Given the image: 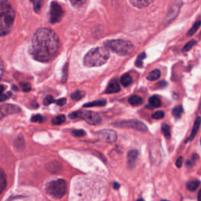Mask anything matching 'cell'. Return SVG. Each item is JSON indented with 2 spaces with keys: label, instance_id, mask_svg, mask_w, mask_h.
<instances>
[{
  "label": "cell",
  "instance_id": "cell-1",
  "mask_svg": "<svg viewBox=\"0 0 201 201\" xmlns=\"http://www.w3.org/2000/svg\"><path fill=\"white\" fill-rule=\"evenodd\" d=\"M58 49L59 39L57 34L47 28H41L32 36L29 54L35 61L48 62L54 58Z\"/></svg>",
  "mask_w": 201,
  "mask_h": 201
},
{
  "label": "cell",
  "instance_id": "cell-2",
  "mask_svg": "<svg viewBox=\"0 0 201 201\" xmlns=\"http://www.w3.org/2000/svg\"><path fill=\"white\" fill-rule=\"evenodd\" d=\"M15 11L8 0H2L0 5V34L7 35L13 28Z\"/></svg>",
  "mask_w": 201,
  "mask_h": 201
},
{
  "label": "cell",
  "instance_id": "cell-3",
  "mask_svg": "<svg viewBox=\"0 0 201 201\" xmlns=\"http://www.w3.org/2000/svg\"><path fill=\"white\" fill-rule=\"evenodd\" d=\"M109 58L108 48L96 47L93 48L85 55L83 63L86 67H98L106 64Z\"/></svg>",
  "mask_w": 201,
  "mask_h": 201
},
{
  "label": "cell",
  "instance_id": "cell-4",
  "mask_svg": "<svg viewBox=\"0 0 201 201\" xmlns=\"http://www.w3.org/2000/svg\"><path fill=\"white\" fill-rule=\"evenodd\" d=\"M105 46L111 49L114 53L120 56H127L131 54L134 49L132 43L127 40L123 39H112L108 40L104 43Z\"/></svg>",
  "mask_w": 201,
  "mask_h": 201
},
{
  "label": "cell",
  "instance_id": "cell-5",
  "mask_svg": "<svg viewBox=\"0 0 201 201\" xmlns=\"http://www.w3.org/2000/svg\"><path fill=\"white\" fill-rule=\"evenodd\" d=\"M46 191L49 196L54 199H61L67 191V184L63 179H57L47 184Z\"/></svg>",
  "mask_w": 201,
  "mask_h": 201
},
{
  "label": "cell",
  "instance_id": "cell-6",
  "mask_svg": "<svg viewBox=\"0 0 201 201\" xmlns=\"http://www.w3.org/2000/svg\"><path fill=\"white\" fill-rule=\"evenodd\" d=\"M69 118L72 120H85L87 123L90 125H97L101 123V118L97 112H90V111H76L69 114Z\"/></svg>",
  "mask_w": 201,
  "mask_h": 201
},
{
  "label": "cell",
  "instance_id": "cell-7",
  "mask_svg": "<svg viewBox=\"0 0 201 201\" xmlns=\"http://www.w3.org/2000/svg\"><path fill=\"white\" fill-rule=\"evenodd\" d=\"M113 125L116 127L130 128V129H134L136 131H142V132H145L148 131V128L145 123L136 120H122V121L116 122L113 123Z\"/></svg>",
  "mask_w": 201,
  "mask_h": 201
},
{
  "label": "cell",
  "instance_id": "cell-8",
  "mask_svg": "<svg viewBox=\"0 0 201 201\" xmlns=\"http://www.w3.org/2000/svg\"><path fill=\"white\" fill-rule=\"evenodd\" d=\"M63 14L64 12L60 4L57 2H52L49 7V22H51L52 24L60 22L62 19Z\"/></svg>",
  "mask_w": 201,
  "mask_h": 201
},
{
  "label": "cell",
  "instance_id": "cell-9",
  "mask_svg": "<svg viewBox=\"0 0 201 201\" xmlns=\"http://www.w3.org/2000/svg\"><path fill=\"white\" fill-rule=\"evenodd\" d=\"M97 135L100 140L107 143H114L117 139V134L113 130L105 129L98 131Z\"/></svg>",
  "mask_w": 201,
  "mask_h": 201
},
{
  "label": "cell",
  "instance_id": "cell-10",
  "mask_svg": "<svg viewBox=\"0 0 201 201\" xmlns=\"http://www.w3.org/2000/svg\"><path fill=\"white\" fill-rule=\"evenodd\" d=\"M20 112H21V109L17 106L10 104L3 105L1 106V109H0V118L3 119L4 116L11 115V114L18 113Z\"/></svg>",
  "mask_w": 201,
  "mask_h": 201
},
{
  "label": "cell",
  "instance_id": "cell-11",
  "mask_svg": "<svg viewBox=\"0 0 201 201\" xmlns=\"http://www.w3.org/2000/svg\"><path fill=\"white\" fill-rule=\"evenodd\" d=\"M129 1L133 7L138 9H143L151 5L154 0H129Z\"/></svg>",
  "mask_w": 201,
  "mask_h": 201
},
{
  "label": "cell",
  "instance_id": "cell-12",
  "mask_svg": "<svg viewBox=\"0 0 201 201\" xmlns=\"http://www.w3.org/2000/svg\"><path fill=\"white\" fill-rule=\"evenodd\" d=\"M137 157H138V152L137 150H131L127 153V163L131 168H133L135 165Z\"/></svg>",
  "mask_w": 201,
  "mask_h": 201
},
{
  "label": "cell",
  "instance_id": "cell-13",
  "mask_svg": "<svg viewBox=\"0 0 201 201\" xmlns=\"http://www.w3.org/2000/svg\"><path fill=\"white\" fill-rule=\"evenodd\" d=\"M200 124H201V117L198 116L197 118L196 119V120H195L194 126H193V130H192L191 134H190L189 137H188V140L186 141V142H190V141L193 140V138L196 137V134H197L198 130H199Z\"/></svg>",
  "mask_w": 201,
  "mask_h": 201
},
{
  "label": "cell",
  "instance_id": "cell-14",
  "mask_svg": "<svg viewBox=\"0 0 201 201\" xmlns=\"http://www.w3.org/2000/svg\"><path fill=\"white\" fill-rule=\"evenodd\" d=\"M120 91V86L116 81H112L108 86L107 89L106 90V94H115Z\"/></svg>",
  "mask_w": 201,
  "mask_h": 201
},
{
  "label": "cell",
  "instance_id": "cell-15",
  "mask_svg": "<svg viewBox=\"0 0 201 201\" xmlns=\"http://www.w3.org/2000/svg\"><path fill=\"white\" fill-rule=\"evenodd\" d=\"M128 101L132 106H139L143 103V99L140 96L134 95L130 97Z\"/></svg>",
  "mask_w": 201,
  "mask_h": 201
},
{
  "label": "cell",
  "instance_id": "cell-16",
  "mask_svg": "<svg viewBox=\"0 0 201 201\" xmlns=\"http://www.w3.org/2000/svg\"><path fill=\"white\" fill-rule=\"evenodd\" d=\"M179 11V7H174V9H171L169 11V13L168 14L166 18V21L168 23H170L171 21H172L174 18L177 17L178 13Z\"/></svg>",
  "mask_w": 201,
  "mask_h": 201
},
{
  "label": "cell",
  "instance_id": "cell-17",
  "mask_svg": "<svg viewBox=\"0 0 201 201\" xmlns=\"http://www.w3.org/2000/svg\"><path fill=\"white\" fill-rule=\"evenodd\" d=\"M106 105V100H97L92 101V102L86 103L83 106L84 108H92V107H100V106H105Z\"/></svg>",
  "mask_w": 201,
  "mask_h": 201
},
{
  "label": "cell",
  "instance_id": "cell-18",
  "mask_svg": "<svg viewBox=\"0 0 201 201\" xmlns=\"http://www.w3.org/2000/svg\"><path fill=\"white\" fill-rule=\"evenodd\" d=\"M149 104L152 108H159L161 106V100L157 96H152L149 98Z\"/></svg>",
  "mask_w": 201,
  "mask_h": 201
},
{
  "label": "cell",
  "instance_id": "cell-19",
  "mask_svg": "<svg viewBox=\"0 0 201 201\" xmlns=\"http://www.w3.org/2000/svg\"><path fill=\"white\" fill-rule=\"evenodd\" d=\"M160 75H161L160 71L159 70V69H155V70L152 71V72L148 74L147 79H148V80H149V81H156V80H157L160 78Z\"/></svg>",
  "mask_w": 201,
  "mask_h": 201
},
{
  "label": "cell",
  "instance_id": "cell-20",
  "mask_svg": "<svg viewBox=\"0 0 201 201\" xmlns=\"http://www.w3.org/2000/svg\"><path fill=\"white\" fill-rule=\"evenodd\" d=\"M132 77H131V75H127V74H126V75H123V76L121 77V79H120V83H121L122 85H123V86H125V87L129 86L132 83Z\"/></svg>",
  "mask_w": 201,
  "mask_h": 201
},
{
  "label": "cell",
  "instance_id": "cell-21",
  "mask_svg": "<svg viewBox=\"0 0 201 201\" xmlns=\"http://www.w3.org/2000/svg\"><path fill=\"white\" fill-rule=\"evenodd\" d=\"M200 25H201V21H196V22L193 24V25L192 26L191 28L189 29L187 35H188V36H191V35H194V34L197 32L198 29L199 28Z\"/></svg>",
  "mask_w": 201,
  "mask_h": 201
},
{
  "label": "cell",
  "instance_id": "cell-22",
  "mask_svg": "<svg viewBox=\"0 0 201 201\" xmlns=\"http://www.w3.org/2000/svg\"><path fill=\"white\" fill-rule=\"evenodd\" d=\"M182 113H183V108H182V106H177L173 109L172 115L174 116L176 119L181 118Z\"/></svg>",
  "mask_w": 201,
  "mask_h": 201
},
{
  "label": "cell",
  "instance_id": "cell-23",
  "mask_svg": "<svg viewBox=\"0 0 201 201\" xmlns=\"http://www.w3.org/2000/svg\"><path fill=\"white\" fill-rule=\"evenodd\" d=\"M199 185V181H190V182H188V183L186 184V188L188 190L193 192L197 189Z\"/></svg>",
  "mask_w": 201,
  "mask_h": 201
},
{
  "label": "cell",
  "instance_id": "cell-24",
  "mask_svg": "<svg viewBox=\"0 0 201 201\" xmlns=\"http://www.w3.org/2000/svg\"><path fill=\"white\" fill-rule=\"evenodd\" d=\"M33 4V8L35 13H39L43 6V0H30Z\"/></svg>",
  "mask_w": 201,
  "mask_h": 201
},
{
  "label": "cell",
  "instance_id": "cell-25",
  "mask_svg": "<svg viewBox=\"0 0 201 201\" xmlns=\"http://www.w3.org/2000/svg\"><path fill=\"white\" fill-rule=\"evenodd\" d=\"M7 186V179H6L5 174L3 170H1V175H0V188H1V193L4 191Z\"/></svg>",
  "mask_w": 201,
  "mask_h": 201
},
{
  "label": "cell",
  "instance_id": "cell-26",
  "mask_svg": "<svg viewBox=\"0 0 201 201\" xmlns=\"http://www.w3.org/2000/svg\"><path fill=\"white\" fill-rule=\"evenodd\" d=\"M162 132L164 134L165 137H166L167 139L171 138V127H170L169 125L167 124V123H163V124L162 125Z\"/></svg>",
  "mask_w": 201,
  "mask_h": 201
},
{
  "label": "cell",
  "instance_id": "cell-27",
  "mask_svg": "<svg viewBox=\"0 0 201 201\" xmlns=\"http://www.w3.org/2000/svg\"><path fill=\"white\" fill-rule=\"evenodd\" d=\"M85 95V93L81 90H76L71 94V98L73 100H80L83 98Z\"/></svg>",
  "mask_w": 201,
  "mask_h": 201
},
{
  "label": "cell",
  "instance_id": "cell-28",
  "mask_svg": "<svg viewBox=\"0 0 201 201\" xmlns=\"http://www.w3.org/2000/svg\"><path fill=\"white\" fill-rule=\"evenodd\" d=\"M146 58V54L145 53H142L137 56V60L135 61V65L138 68L143 67V60Z\"/></svg>",
  "mask_w": 201,
  "mask_h": 201
},
{
  "label": "cell",
  "instance_id": "cell-29",
  "mask_svg": "<svg viewBox=\"0 0 201 201\" xmlns=\"http://www.w3.org/2000/svg\"><path fill=\"white\" fill-rule=\"evenodd\" d=\"M64 121H65V116L60 115L53 119L52 123H53L54 125H60L64 123Z\"/></svg>",
  "mask_w": 201,
  "mask_h": 201
},
{
  "label": "cell",
  "instance_id": "cell-30",
  "mask_svg": "<svg viewBox=\"0 0 201 201\" xmlns=\"http://www.w3.org/2000/svg\"><path fill=\"white\" fill-rule=\"evenodd\" d=\"M59 163H58V162H54V163H53V162H51V163H49L47 164V166H46V168L48 169V171H50V172H57V171H58V166H59Z\"/></svg>",
  "mask_w": 201,
  "mask_h": 201
},
{
  "label": "cell",
  "instance_id": "cell-31",
  "mask_svg": "<svg viewBox=\"0 0 201 201\" xmlns=\"http://www.w3.org/2000/svg\"><path fill=\"white\" fill-rule=\"evenodd\" d=\"M196 44V40H191V41L188 42L187 44L185 45V46L183 47V49H182V50H183L184 52L189 51L190 49H191Z\"/></svg>",
  "mask_w": 201,
  "mask_h": 201
},
{
  "label": "cell",
  "instance_id": "cell-32",
  "mask_svg": "<svg viewBox=\"0 0 201 201\" xmlns=\"http://www.w3.org/2000/svg\"><path fill=\"white\" fill-rule=\"evenodd\" d=\"M55 102V100L53 96L51 95H47L46 97L44 98V100H43V104L45 105V106H49V105L52 104V103Z\"/></svg>",
  "mask_w": 201,
  "mask_h": 201
},
{
  "label": "cell",
  "instance_id": "cell-33",
  "mask_svg": "<svg viewBox=\"0 0 201 201\" xmlns=\"http://www.w3.org/2000/svg\"><path fill=\"white\" fill-rule=\"evenodd\" d=\"M69 1L75 7H81L86 2V0H69Z\"/></svg>",
  "mask_w": 201,
  "mask_h": 201
},
{
  "label": "cell",
  "instance_id": "cell-34",
  "mask_svg": "<svg viewBox=\"0 0 201 201\" xmlns=\"http://www.w3.org/2000/svg\"><path fill=\"white\" fill-rule=\"evenodd\" d=\"M164 116H165V114L163 111H157V112H156L155 113L152 114V118L155 119V120H160V119L164 118Z\"/></svg>",
  "mask_w": 201,
  "mask_h": 201
},
{
  "label": "cell",
  "instance_id": "cell-35",
  "mask_svg": "<svg viewBox=\"0 0 201 201\" xmlns=\"http://www.w3.org/2000/svg\"><path fill=\"white\" fill-rule=\"evenodd\" d=\"M72 134L73 136H75V137H83L86 134V133L83 130H74V131H72Z\"/></svg>",
  "mask_w": 201,
  "mask_h": 201
},
{
  "label": "cell",
  "instance_id": "cell-36",
  "mask_svg": "<svg viewBox=\"0 0 201 201\" xmlns=\"http://www.w3.org/2000/svg\"><path fill=\"white\" fill-rule=\"evenodd\" d=\"M43 118L41 115H35L31 118V121L32 122H43Z\"/></svg>",
  "mask_w": 201,
  "mask_h": 201
},
{
  "label": "cell",
  "instance_id": "cell-37",
  "mask_svg": "<svg viewBox=\"0 0 201 201\" xmlns=\"http://www.w3.org/2000/svg\"><path fill=\"white\" fill-rule=\"evenodd\" d=\"M21 88H22L23 90L25 91V92H28V91H30L31 89H32L30 84L28 83H22V84H21Z\"/></svg>",
  "mask_w": 201,
  "mask_h": 201
},
{
  "label": "cell",
  "instance_id": "cell-38",
  "mask_svg": "<svg viewBox=\"0 0 201 201\" xmlns=\"http://www.w3.org/2000/svg\"><path fill=\"white\" fill-rule=\"evenodd\" d=\"M55 103H56V104L58 105V106H63L64 105H65L66 98H60V99H58V100H57L56 101H55Z\"/></svg>",
  "mask_w": 201,
  "mask_h": 201
},
{
  "label": "cell",
  "instance_id": "cell-39",
  "mask_svg": "<svg viewBox=\"0 0 201 201\" xmlns=\"http://www.w3.org/2000/svg\"><path fill=\"white\" fill-rule=\"evenodd\" d=\"M182 163H183V157H178L177 160V161H176V166H177V168H182Z\"/></svg>",
  "mask_w": 201,
  "mask_h": 201
},
{
  "label": "cell",
  "instance_id": "cell-40",
  "mask_svg": "<svg viewBox=\"0 0 201 201\" xmlns=\"http://www.w3.org/2000/svg\"><path fill=\"white\" fill-rule=\"evenodd\" d=\"M11 95H12V94H11V93H10V92L8 93V94H7H7H1V99H0V100H1V101H4V100H6L7 99H8L9 97H10Z\"/></svg>",
  "mask_w": 201,
  "mask_h": 201
},
{
  "label": "cell",
  "instance_id": "cell-41",
  "mask_svg": "<svg viewBox=\"0 0 201 201\" xmlns=\"http://www.w3.org/2000/svg\"><path fill=\"white\" fill-rule=\"evenodd\" d=\"M67 66H68V64H65V66H64V80H62L63 81V83H64V81H65L66 80V78H67Z\"/></svg>",
  "mask_w": 201,
  "mask_h": 201
},
{
  "label": "cell",
  "instance_id": "cell-42",
  "mask_svg": "<svg viewBox=\"0 0 201 201\" xmlns=\"http://www.w3.org/2000/svg\"><path fill=\"white\" fill-rule=\"evenodd\" d=\"M167 83L165 81H161L160 83H159L158 84H157V86H161V87H164V86H167Z\"/></svg>",
  "mask_w": 201,
  "mask_h": 201
},
{
  "label": "cell",
  "instance_id": "cell-43",
  "mask_svg": "<svg viewBox=\"0 0 201 201\" xmlns=\"http://www.w3.org/2000/svg\"><path fill=\"white\" fill-rule=\"evenodd\" d=\"M120 184H118L117 183V182H114V184H113V188H115V189H118L119 188H120Z\"/></svg>",
  "mask_w": 201,
  "mask_h": 201
},
{
  "label": "cell",
  "instance_id": "cell-44",
  "mask_svg": "<svg viewBox=\"0 0 201 201\" xmlns=\"http://www.w3.org/2000/svg\"><path fill=\"white\" fill-rule=\"evenodd\" d=\"M198 200L201 201V189L198 193Z\"/></svg>",
  "mask_w": 201,
  "mask_h": 201
},
{
  "label": "cell",
  "instance_id": "cell-45",
  "mask_svg": "<svg viewBox=\"0 0 201 201\" xmlns=\"http://www.w3.org/2000/svg\"><path fill=\"white\" fill-rule=\"evenodd\" d=\"M199 109L201 110V100H200V103H199Z\"/></svg>",
  "mask_w": 201,
  "mask_h": 201
},
{
  "label": "cell",
  "instance_id": "cell-46",
  "mask_svg": "<svg viewBox=\"0 0 201 201\" xmlns=\"http://www.w3.org/2000/svg\"><path fill=\"white\" fill-rule=\"evenodd\" d=\"M200 143H201V138H200Z\"/></svg>",
  "mask_w": 201,
  "mask_h": 201
}]
</instances>
